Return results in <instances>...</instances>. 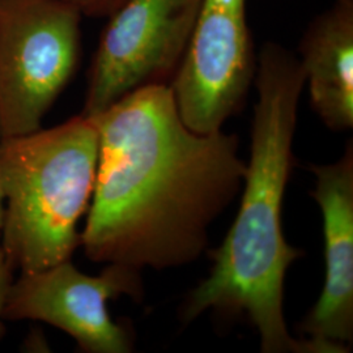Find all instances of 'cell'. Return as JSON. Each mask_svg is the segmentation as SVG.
I'll return each instance as SVG.
<instances>
[{
    "label": "cell",
    "instance_id": "3957f363",
    "mask_svg": "<svg viewBox=\"0 0 353 353\" xmlns=\"http://www.w3.org/2000/svg\"><path fill=\"white\" fill-rule=\"evenodd\" d=\"M99 134L92 118L0 140L1 245L13 270L36 272L70 261L92 201Z\"/></svg>",
    "mask_w": 353,
    "mask_h": 353
},
{
    "label": "cell",
    "instance_id": "6da1fadb",
    "mask_svg": "<svg viewBox=\"0 0 353 353\" xmlns=\"http://www.w3.org/2000/svg\"><path fill=\"white\" fill-rule=\"evenodd\" d=\"M92 119L99 164L81 233L85 255L139 271L195 261L243 183L239 138L191 131L170 84L135 89Z\"/></svg>",
    "mask_w": 353,
    "mask_h": 353
},
{
    "label": "cell",
    "instance_id": "8fae6325",
    "mask_svg": "<svg viewBox=\"0 0 353 353\" xmlns=\"http://www.w3.org/2000/svg\"><path fill=\"white\" fill-rule=\"evenodd\" d=\"M13 271L14 270L7 259L4 248L1 245V237H0V339L3 338L6 331V327L3 325V310L12 287Z\"/></svg>",
    "mask_w": 353,
    "mask_h": 353
},
{
    "label": "cell",
    "instance_id": "ba28073f",
    "mask_svg": "<svg viewBox=\"0 0 353 353\" xmlns=\"http://www.w3.org/2000/svg\"><path fill=\"white\" fill-rule=\"evenodd\" d=\"M325 233V287L300 331L325 353H345L353 341V150L334 164L312 165Z\"/></svg>",
    "mask_w": 353,
    "mask_h": 353
},
{
    "label": "cell",
    "instance_id": "7a4b0ae2",
    "mask_svg": "<svg viewBox=\"0 0 353 353\" xmlns=\"http://www.w3.org/2000/svg\"><path fill=\"white\" fill-rule=\"evenodd\" d=\"M250 161L240 210L221 246L211 252L210 275L191 290L181 318L191 322L207 310L248 316L263 353H325L307 339H294L284 312V280L303 252L283 234L281 210L290 169L305 76L300 61L278 43L259 54Z\"/></svg>",
    "mask_w": 353,
    "mask_h": 353
},
{
    "label": "cell",
    "instance_id": "7c38bea8",
    "mask_svg": "<svg viewBox=\"0 0 353 353\" xmlns=\"http://www.w3.org/2000/svg\"><path fill=\"white\" fill-rule=\"evenodd\" d=\"M3 219H4V201H3L1 191H0V230L3 227Z\"/></svg>",
    "mask_w": 353,
    "mask_h": 353
},
{
    "label": "cell",
    "instance_id": "52a82bcc",
    "mask_svg": "<svg viewBox=\"0 0 353 353\" xmlns=\"http://www.w3.org/2000/svg\"><path fill=\"white\" fill-rule=\"evenodd\" d=\"M121 296L141 299L139 270L109 263L99 276H89L65 261L13 281L3 319L49 323L68 334L83 352H131V330L108 310V301Z\"/></svg>",
    "mask_w": 353,
    "mask_h": 353
},
{
    "label": "cell",
    "instance_id": "277c9868",
    "mask_svg": "<svg viewBox=\"0 0 353 353\" xmlns=\"http://www.w3.org/2000/svg\"><path fill=\"white\" fill-rule=\"evenodd\" d=\"M81 17L61 0H0V140L42 127L77 70Z\"/></svg>",
    "mask_w": 353,
    "mask_h": 353
},
{
    "label": "cell",
    "instance_id": "30bf717a",
    "mask_svg": "<svg viewBox=\"0 0 353 353\" xmlns=\"http://www.w3.org/2000/svg\"><path fill=\"white\" fill-rule=\"evenodd\" d=\"M72 6L83 16L109 17L126 0H61Z\"/></svg>",
    "mask_w": 353,
    "mask_h": 353
},
{
    "label": "cell",
    "instance_id": "5b68a950",
    "mask_svg": "<svg viewBox=\"0 0 353 353\" xmlns=\"http://www.w3.org/2000/svg\"><path fill=\"white\" fill-rule=\"evenodd\" d=\"M202 0H126L108 19L89 68L81 115L93 118L135 89L168 84Z\"/></svg>",
    "mask_w": 353,
    "mask_h": 353
},
{
    "label": "cell",
    "instance_id": "8992f818",
    "mask_svg": "<svg viewBox=\"0 0 353 353\" xmlns=\"http://www.w3.org/2000/svg\"><path fill=\"white\" fill-rule=\"evenodd\" d=\"M256 72L246 0H202L170 87L183 123L214 134L243 105Z\"/></svg>",
    "mask_w": 353,
    "mask_h": 353
},
{
    "label": "cell",
    "instance_id": "9c48e42d",
    "mask_svg": "<svg viewBox=\"0 0 353 353\" xmlns=\"http://www.w3.org/2000/svg\"><path fill=\"white\" fill-rule=\"evenodd\" d=\"M299 59L312 106L334 131L353 126V0H334L306 29Z\"/></svg>",
    "mask_w": 353,
    "mask_h": 353
}]
</instances>
